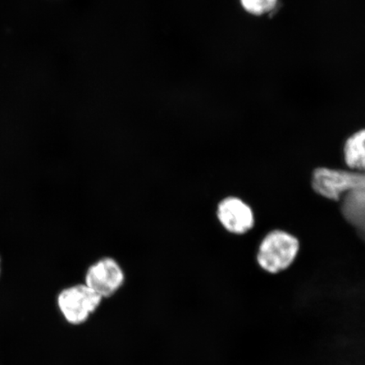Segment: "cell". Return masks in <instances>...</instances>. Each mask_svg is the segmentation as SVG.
I'll list each match as a JSON object with an SVG mask.
<instances>
[{"instance_id": "obj_1", "label": "cell", "mask_w": 365, "mask_h": 365, "mask_svg": "<svg viewBox=\"0 0 365 365\" xmlns=\"http://www.w3.org/2000/svg\"><path fill=\"white\" fill-rule=\"evenodd\" d=\"M299 248V241L293 235L284 230H272L259 245L257 263L268 273L284 272L294 262Z\"/></svg>"}, {"instance_id": "obj_2", "label": "cell", "mask_w": 365, "mask_h": 365, "mask_svg": "<svg viewBox=\"0 0 365 365\" xmlns=\"http://www.w3.org/2000/svg\"><path fill=\"white\" fill-rule=\"evenodd\" d=\"M103 299L89 287L77 284L67 287L58 296V307L66 322L71 325H81L95 313Z\"/></svg>"}, {"instance_id": "obj_3", "label": "cell", "mask_w": 365, "mask_h": 365, "mask_svg": "<svg viewBox=\"0 0 365 365\" xmlns=\"http://www.w3.org/2000/svg\"><path fill=\"white\" fill-rule=\"evenodd\" d=\"M125 281L124 270L112 257H103L91 264L85 276V284L103 299L115 294Z\"/></svg>"}, {"instance_id": "obj_4", "label": "cell", "mask_w": 365, "mask_h": 365, "mask_svg": "<svg viewBox=\"0 0 365 365\" xmlns=\"http://www.w3.org/2000/svg\"><path fill=\"white\" fill-rule=\"evenodd\" d=\"M217 217L226 231L235 235H245L255 225L252 208L236 196H227L218 203Z\"/></svg>"}, {"instance_id": "obj_5", "label": "cell", "mask_w": 365, "mask_h": 365, "mask_svg": "<svg viewBox=\"0 0 365 365\" xmlns=\"http://www.w3.org/2000/svg\"><path fill=\"white\" fill-rule=\"evenodd\" d=\"M342 157L351 171L365 173V126L358 128L344 138Z\"/></svg>"}, {"instance_id": "obj_6", "label": "cell", "mask_w": 365, "mask_h": 365, "mask_svg": "<svg viewBox=\"0 0 365 365\" xmlns=\"http://www.w3.org/2000/svg\"><path fill=\"white\" fill-rule=\"evenodd\" d=\"M281 0H238L240 11L253 19H263L279 8Z\"/></svg>"}]
</instances>
